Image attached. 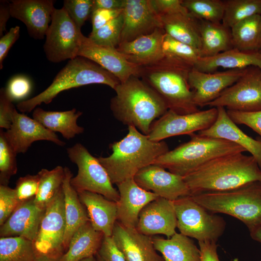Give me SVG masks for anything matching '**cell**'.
I'll use <instances>...</instances> for the list:
<instances>
[{
    "label": "cell",
    "mask_w": 261,
    "mask_h": 261,
    "mask_svg": "<svg viewBox=\"0 0 261 261\" xmlns=\"http://www.w3.org/2000/svg\"><path fill=\"white\" fill-rule=\"evenodd\" d=\"M183 178L190 195L223 191L261 182V169L252 156L236 153L212 159Z\"/></svg>",
    "instance_id": "6da1fadb"
},
{
    "label": "cell",
    "mask_w": 261,
    "mask_h": 261,
    "mask_svg": "<svg viewBox=\"0 0 261 261\" xmlns=\"http://www.w3.org/2000/svg\"><path fill=\"white\" fill-rule=\"evenodd\" d=\"M110 101L114 117L147 135L153 122L168 110L163 99L141 78L131 76L115 89Z\"/></svg>",
    "instance_id": "7a4b0ae2"
},
{
    "label": "cell",
    "mask_w": 261,
    "mask_h": 261,
    "mask_svg": "<svg viewBox=\"0 0 261 261\" xmlns=\"http://www.w3.org/2000/svg\"><path fill=\"white\" fill-rule=\"evenodd\" d=\"M112 150L108 157L98 158L107 172L113 184L133 178L143 168L153 164L159 157L168 152L163 141L150 140L135 127H128V133L121 140L110 145Z\"/></svg>",
    "instance_id": "3957f363"
},
{
    "label": "cell",
    "mask_w": 261,
    "mask_h": 261,
    "mask_svg": "<svg viewBox=\"0 0 261 261\" xmlns=\"http://www.w3.org/2000/svg\"><path fill=\"white\" fill-rule=\"evenodd\" d=\"M193 68L164 56L154 63L140 66L138 77L163 99L169 110L178 114H188L199 111L188 81Z\"/></svg>",
    "instance_id": "277c9868"
},
{
    "label": "cell",
    "mask_w": 261,
    "mask_h": 261,
    "mask_svg": "<svg viewBox=\"0 0 261 261\" xmlns=\"http://www.w3.org/2000/svg\"><path fill=\"white\" fill-rule=\"evenodd\" d=\"M120 83L115 76L98 64L78 56L68 61L44 90L32 98L20 102L16 107L22 113L30 112L43 103H50L64 90L94 84H104L115 90Z\"/></svg>",
    "instance_id": "5b68a950"
},
{
    "label": "cell",
    "mask_w": 261,
    "mask_h": 261,
    "mask_svg": "<svg viewBox=\"0 0 261 261\" xmlns=\"http://www.w3.org/2000/svg\"><path fill=\"white\" fill-rule=\"evenodd\" d=\"M190 140L157 159L153 164L182 177L216 158L236 153H243L242 146L220 139L193 133Z\"/></svg>",
    "instance_id": "8992f818"
},
{
    "label": "cell",
    "mask_w": 261,
    "mask_h": 261,
    "mask_svg": "<svg viewBox=\"0 0 261 261\" xmlns=\"http://www.w3.org/2000/svg\"><path fill=\"white\" fill-rule=\"evenodd\" d=\"M211 213H222L242 221L249 231L261 223V182L223 191L190 195Z\"/></svg>",
    "instance_id": "52a82bcc"
},
{
    "label": "cell",
    "mask_w": 261,
    "mask_h": 261,
    "mask_svg": "<svg viewBox=\"0 0 261 261\" xmlns=\"http://www.w3.org/2000/svg\"><path fill=\"white\" fill-rule=\"evenodd\" d=\"M173 202L180 233L198 242H217L223 234L226 226L224 219L209 213L190 196L180 197Z\"/></svg>",
    "instance_id": "ba28073f"
},
{
    "label": "cell",
    "mask_w": 261,
    "mask_h": 261,
    "mask_svg": "<svg viewBox=\"0 0 261 261\" xmlns=\"http://www.w3.org/2000/svg\"><path fill=\"white\" fill-rule=\"evenodd\" d=\"M70 160L78 167L77 175L72 177L71 184L77 192L84 191L100 194L117 202L119 198L109 176L98 158L92 156L82 144L76 143L67 149Z\"/></svg>",
    "instance_id": "9c48e42d"
},
{
    "label": "cell",
    "mask_w": 261,
    "mask_h": 261,
    "mask_svg": "<svg viewBox=\"0 0 261 261\" xmlns=\"http://www.w3.org/2000/svg\"><path fill=\"white\" fill-rule=\"evenodd\" d=\"M83 35L63 7L55 9L44 45L47 60L58 63L78 57Z\"/></svg>",
    "instance_id": "30bf717a"
},
{
    "label": "cell",
    "mask_w": 261,
    "mask_h": 261,
    "mask_svg": "<svg viewBox=\"0 0 261 261\" xmlns=\"http://www.w3.org/2000/svg\"><path fill=\"white\" fill-rule=\"evenodd\" d=\"M217 116L218 109L215 107L184 115L168 110L153 122L147 135L150 140L155 142L174 136L190 135L209 128Z\"/></svg>",
    "instance_id": "8fae6325"
},
{
    "label": "cell",
    "mask_w": 261,
    "mask_h": 261,
    "mask_svg": "<svg viewBox=\"0 0 261 261\" xmlns=\"http://www.w3.org/2000/svg\"><path fill=\"white\" fill-rule=\"evenodd\" d=\"M66 229L64 195L62 188L46 207L39 231L33 242L37 254L62 256L65 253Z\"/></svg>",
    "instance_id": "7c38bea8"
},
{
    "label": "cell",
    "mask_w": 261,
    "mask_h": 261,
    "mask_svg": "<svg viewBox=\"0 0 261 261\" xmlns=\"http://www.w3.org/2000/svg\"><path fill=\"white\" fill-rule=\"evenodd\" d=\"M206 106L240 112L261 110V71L257 67H249L236 82Z\"/></svg>",
    "instance_id": "4fadbf2b"
},
{
    "label": "cell",
    "mask_w": 261,
    "mask_h": 261,
    "mask_svg": "<svg viewBox=\"0 0 261 261\" xmlns=\"http://www.w3.org/2000/svg\"><path fill=\"white\" fill-rule=\"evenodd\" d=\"M248 68L204 72L193 67L189 72L188 81L193 91L194 103L197 106H205L236 82Z\"/></svg>",
    "instance_id": "5bb4252c"
},
{
    "label": "cell",
    "mask_w": 261,
    "mask_h": 261,
    "mask_svg": "<svg viewBox=\"0 0 261 261\" xmlns=\"http://www.w3.org/2000/svg\"><path fill=\"white\" fill-rule=\"evenodd\" d=\"M133 179L144 189L172 201L181 197L190 195L183 177L155 164L143 168L136 174Z\"/></svg>",
    "instance_id": "9a60e30c"
},
{
    "label": "cell",
    "mask_w": 261,
    "mask_h": 261,
    "mask_svg": "<svg viewBox=\"0 0 261 261\" xmlns=\"http://www.w3.org/2000/svg\"><path fill=\"white\" fill-rule=\"evenodd\" d=\"M123 14L120 43L131 41L150 34L157 29L162 28L160 16L155 10L151 0H125Z\"/></svg>",
    "instance_id": "2e32d148"
},
{
    "label": "cell",
    "mask_w": 261,
    "mask_h": 261,
    "mask_svg": "<svg viewBox=\"0 0 261 261\" xmlns=\"http://www.w3.org/2000/svg\"><path fill=\"white\" fill-rule=\"evenodd\" d=\"M78 56L99 65L124 82L131 76L138 77L140 66L129 61L116 48L95 44L83 35Z\"/></svg>",
    "instance_id": "e0dca14e"
},
{
    "label": "cell",
    "mask_w": 261,
    "mask_h": 261,
    "mask_svg": "<svg viewBox=\"0 0 261 261\" xmlns=\"http://www.w3.org/2000/svg\"><path fill=\"white\" fill-rule=\"evenodd\" d=\"M53 0H13L10 2L11 17L22 22L29 36L36 40L45 36L56 8Z\"/></svg>",
    "instance_id": "ac0fdd59"
},
{
    "label": "cell",
    "mask_w": 261,
    "mask_h": 261,
    "mask_svg": "<svg viewBox=\"0 0 261 261\" xmlns=\"http://www.w3.org/2000/svg\"><path fill=\"white\" fill-rule=\"evenodd\" d=\"M5 135L17 154L26 153L31 144L38 141H48L61 146L65 145L55 132L16 109L11 126L5 131Z\"/></svg>",
    "instance_id": "d6986e66"
},
{
    "label": "cell",
    "mask_w": 261,
    "mask_h": 261,
    "mask_svg": "<svg viewBox=\"0 0 261 261\" xmlns=\"http://www.w3.org/2000/svg\"><path fill=\"white\" fill-rule=\"evenodd\" d=\"M176 228L173 201L159 197L142 210L136 229L146 235L163 234L169 238L176 232Z\"/></svg>",
    "instance_id": "ffe728a7"
},
{
    "label": "cell",
    "mask_w": 261,
    "mask_h": 261,
    "mask_svg": "<svg viewBox=\"0 0 261 261\" xmlns=\"http://www.w3.org/2000/svg\"><path fill=\"white\" fill-rule=\"evenodd\" d=\"M119 194L117 221L128 228L136 229L140 213L148 203L159 197L146 191L130 178L116 185Z\"/></svg>",
    "instance_id": "44dd1931"
},
{
    "label": "cell",
    "mask_w": 261,
    "mask_h": 261,
    "mask_svg": "<svg viewBox=\"0 0 261 261\" xmlns=\"http://www.w3.org/2000/svg\"><path fill=\"white\" fill-rule=\"evenodd\" d=\"M127 261H165L155 249L152 236L128 228L116 221L112 236Z\"/></svg>",
    "instance_id": "7402d4cb"
},
{
    "label": "cell",
    "mask_w": 261,
    "mask_h": 261,
    "mask_svg": "<svg viewBox=\"0 0 261 261\" xmlns=\"http://www.w3.org/2000/svg\"><path fill=\"white\" fill-rule=\"evenodd\" d=\"M45 210L36 204L34 198L21 203L0 226V237H22L33 242Z\"/></svg>",
    "instance_id": "603a6c76"
},
{
    "label": "cell",
    "mask_w": 261,
    "mask_h": 261,
    "mask_svg": "<svg viewBox=\"0 0 261 261\" xmlns=\"http://www.w3.org/2000/svg\"><path fill=\"white\" fill-rule=\"evenodd\" d=\"M215 122L208 129L198 131L200 135L220 139L232 142L251 153L261 169V141L248 136L231 119L225 108L217 107Z\"/></svg>",
    "instance_id": "cb8c5ba5"
},
{
    "label": "cell",
    "mask_w": 261,
    "mask_h": 261,
    "mask_svg": "<svg viewBox=\"0 0 261 261\" xmlns=\"http://www.w3.org/2000/svg\"><path fill=\"white\" fill-rule=\"evenodd\" d=\"M165 33L162 28H158L131 41L121 42L116 49L132 63L140 66L149 65L164 57L162 43Z\"/></svg>",
    "instance_id": "d4e9b609"
},
{
    "label": "cell",
    "mask_w": 261,
    "mask_h": 261,
    "mask_svg": "<svg viewBox=\"0 0 261 261\" xmlns=\"http://www.w3.org/2000/svg\"><path fill=\"white\" fill-rule=\"evenodd\" d=\"M77 193L93 228L104 236H112L117 221L116 202L96 193L87 191Z\"/></svg>",
    "instance_id": "484cf974"
},
{
    "label": "cell",
    "mask_w": 261,
    "mask_h": 261,
    "mask_svg": "<svg viewBox=\"0 0 261 261\" xmlns=\"http://www.w3.org/2000/svg\"><path fill=\"white\" fill-rule=\"evenodd\" d=\"M250 67H257L261 72V53L232 48L213 57L200 58L194 68L202 72H214L219 68L234 70Z\"/></svg>",
    "instance_id": "4316f807"
},
{
    "label": "cell",
    "mask_w": 261,
    "mask_h": 261,
    "mask_svg": "<svg viewBox=\"0 0 261 261\" xmlns=\"http://www.w3.org/2000/svg\"><path fill=\"white\" fill-rule=\"evenodd\" d=\"M72 174L68 167H64L62 183L64 195L66 229L64 246L66 251L74 232L83 224L89 221L86 209L81 202L77 192L71 184Z\"/></svg>",
    "instance_id": "83f0119b"
},
{
    "label": "cell",
    "mask_w": 261,
    "mask_h": 261,
    "mask_svg": "<svg viewBox=\"0 0 261 261\" xmlns=\"http://www.w3.org/2000/svg\"><path fill=\"white\" fill-rule=\"evenodd\" d=\"M82 112L75 108L65 111H46L40 107L33 110L32 117L48 130L60 132L66 139L82 133L84 128L77 124Z\"/></svg>",
    "instance_id": "f1b7e54d"
},
{
    "label": "cell",
    "mask_w": 261,
    "mask_h": 261,
    "mask_svg": "<svg viewBox=\"0 0 261 261\" xmlns=\"http://www.w3.org/2000/svg\"><path fill=\"white\" fill-rule=\"evenodd\" d=\"M104 236L102 232L93 228L89 221L87 222L74 232L60 261H79L96 256Z\"/></svg>",
    "instance_id": "f546056e"
},
{
    "label": "cell",
    "mask_w": 261,
    "mask_h": 261,
    "mask_svg": "<svg viewBox=\"0 0 261 261\" xmlns=\"http://www.w3.org/2000/svg\"><path fill=\"white\" fill-rule=\"evenodd\" d=\"M155 249L165 261H201L199 247L189 237L175 232L170 238L152 237Z\"/></svg>",
    "instance_id": "4dcf8cb0"
},
{
    "label": "cell",
    "mask_w": 261,
    "mask_h": 261,
    "mask_svg": "<svg viewBox=\"0 0 261 261\" xmlns=\"http://www.w3.org/2000/svg\"><path fill=\"white\" fill-rule=\"evenodd\" d=\"M160 16L162 28L167 34L200 50L201 36L198 20L189 13H177Z\"/></svg>",
    "instance_id": "1f68e13d"
},
{
    "label": "cell",
    "mask_w": 261,
    "mask_h": 261,
    "mask_svg": "<svg viewBox=\"0 0 261 261\" xmlns=\"http://www.w3.org/2000/svg\"><path fill=\"white\" fill-rule=\"evenodd\" d=\"M198 20L201 36V57H213L233 48L230 29L222 23Z\"/></svg>",
    "instance_id": "d6a6232c"
},
{
    "label": "cell",
    "mask_w": 261,
    "mask_h": 261,
    "mask_svg": "<svg viewBox=\"0 0 261 261\" xmlns=\"http://www.w3.org/2000/svg\"><path fill=\"white\" fill-rule=\"evenodd\" d=\"M233 48L248 52L261 50V14L251 16L231 29Z\"/></svg>",
    "instance_id": "836d02e7"
},
{
    "label": "cell",
    "mask_w": 261,
    "mask_h": 261,
    "mask_svg": "<svg viewBox=\"0 0 261 261\" xmlns=\"http://www.w3.org/2000/svg\"><path fill=\"white\" fill-rule=\"evenodd\" d=\"M38 174L39 184L34 201L39 207L46 209L62 188L64 168L58 166L51 170L43 169Z\"/></svg>",
    "instance_id": "e575fe53"
},
{
    "label": "cell",
    "mask_w": 261,
    "mask_h": 261,
    "mask_svg": "<svg viewBox=\"0 0 261 261\" xmlns=\"http://www.w3.org/2000/svg\"><path fill=\"white\" fill-rule=\"evenodd\" d=\"M36 257L33 241L19 236L0 237V261H35Z\"/></svg>",
    "instance_id": "d590c367"
},
{
    "label": "cell",
    "mask_w": 261,
    "mask_h": 261,
    "mask_svg": "<svg viewBox=\"0 0 261 261\" xmlns=\"http://www.w3.org/2000/svg\"><path fill=\"white\" fill-rule=\"evenodd\" d=\"M224 2L222 24L230 29L251 16L261 14V0H227Z\"/></svg>",
    "instance_id": "8d00e7d4"
},
{
    "label": "cell",
    "mask_w": 261,
    "mask_h": 261,
    "mask_svg": "<svg viewBox=\"0 0 261 261\" xmlns=\"http://www.w3.org/2000/svg\"><path fill=\"white\" fill-rule=\"evenodd\" d=\"M183 5L189 14L197 20L222 23L225 4L220 0H183Z\"/></svg>",
    "instance_id": "74e56055"
},
{
    "label": "cell",
    "mask_w": 261,
    "mask_h": 261,
    "mask_svg": "<svg viewBox=\"0 0 261 261\" xmlns=\"http://www.w3.org/2000/svg\"><path fill=\"white\" fill-rule=\"evenodd\" d=\"M164 56L184 62L193 67L201 58L200 50L173 38L166 33L162 43Z\"/></svg>",
    "instance_id": "f35d334b"
},
{
    "label": "cell",
    "mask_w": 261,
    "mask_h": 261,
    "mask_svg": "<svg viewBox=\"0 0 261 261\" xmlns=\"http://www.w3.org/2000/svg\"><path fill=\"white\" fill-rule=\"evenodd\" d=\"M124 18L123 12L116 18L101 28L88 38L96 44L116 48L121 42Z\"/></svg>",
    "instance_id": "ab89813d"
},
{
    "label": "cell",
    "mask_w": 261,
    "mask_h": 261,
    "mask_svg": "<svg viewBox=\"0 0 261 261\" xmlns=\"http://www.w3.org/2000/svg\"><path fill=\"white\" fill-rule=\"evenodd\" d=\"M15 152L8 141L5 131L0 130V183L8 186L11 176L17 171Z\"/></svg>",
    "instance_id": "60d3db41"
},
{
    "label": "cell",
    "mask_w": 261,
    "mask_h": 261,
    "mask_svg": "<svg viewBox=\"0 0 261 261\" xmlns=\"http://www.w3.org/2000/svg\"><path fill=\"white\" fill-rule=\"evenodd\" d=\"M94 0H64L63 8L79 29L91 16Z\"/></svg>",
    "instance_id": "b9f144b4"
},
{
    "label": "cell",
    "mask_w": 261,
    "mask_h": 261,
    "mask_svg": "<svg viewBox=\"0 0 261 261\" xmlns=\"http://www.w3.org/2000/svg\"><path fill=\"white\" fill-rule=\"evenodd\" d=\"M21 203L14 188L0 185V225L2 226Z\"/></svg>",
    "instance_id": "7bdbcfd3"
},
{
    "label": "cell",
    "mask_w": 261,
    "mask_h": 261,
    "mask_svg": "<svg viewBox=\"0 0 261 261\" xmlns=\"http://www.w3.org/2000/svg\"><path fill=\"white\" fill-rule=\"evenodd\" d=\"M39 180L38 174L20 177L17 180L14 189L20 203L34 198L38 192Z\"/></svg>",
    "instance_id": "ee69618b"
},
{
    "label": "cell",
    "mask_w": 261,
    "mask_h": 261,
    "mask_svg": "<svg viewBox=\"0 0 261 261\" xmlns=\"http://www.w3.org/2000/svg\"><path fill=\"white\" fill-rule=\"evenodd\" d=\"M31 87V83L27 76L18 75L12 77L4 88L8 97L14 102L25 98Z\"/></svg>",
    "instance_id": "f6af8a7d"
},
{
    "label": "cell",
    "mask_w": 261,
    "mask_h": 261,
    "mask_svg": "<svg viewBox=\"0 0 261 261\" xmlns=\"http://www.w3.org/2000/svg\"><path fill=\"white\" fill-rule=\"evenodd\" d=\"M227 112L235 124L245 125L261 136V110L240 112L227 110Z\"/></svg>",
    "instance_id": "bcb514c9"
},
{
    "label": "cell",
    "mask_w": 261,
    "mask_h": 261,
    "mask_svg": "<svg viewBox=\"0 0 261 261\" xmlns=\"http://www.w3.org/2000/svg\"><path fill=\"white\" fill-rule=\"evenodd\" d=\"M16 110L13 102L7 96L4 87L0 90V128L9 129L13 122L14 114Z\"/></svg>",
    "instance_id": "7dc6e473"
},
{
    "label": "cell",
    "mask_w": 261,
    "mask_h": 261,
    "mask_svg": "<svg viewBox=\"0 0 261 261\" xmlns=\"http://www.w3.org/2000/svg\"><path fill=\"white\" fill-rule=\"evenodd\" d=\"M97 254L104 261H127L112 236H104Z\"/></svg>",
    "instance_id": "c3c4849f"
},
{
    "label": "cell",
    "mask_w": 261,
    "mask_h": 261,
    "mask_svg": "<svg viewBox=\"0 0 261 261\" xmlns=\"http://www.w3.org/2000/svg\"><path fill=\"white\" fill-rule=\"evenodd\" d=\"M123 9L117 10H106L97 9L92 11L91 15L92 31L93 33L108 22L119 15Z\"/></svg>",
    "instance_id": "681fc988"
},
{
    "label": "cell",
    "mask_w": 261,
    "mask_h": 261,
    "mask_svg": "<svg viewBox=\"0 0 261 261\" xmlns=\"http://www.w3.org/2000/svg\"><path fill=\"white\" fill-rule=\"evenodd\" d=\"M183 0H151L153 6L160 15L188 13L182 4Z\"/></svg>",
    "instance_id": "f907efd6"
},
{
    "label": "cell",
    "mask_w": 261,
    "mask_h": 261,
    "mask_svg": "<svg viewBox=\"0 0 261 261\" xmlns=\"http://www.w3.org/2000/svg\"><path fill=\"white\" fill-rule=\"evenodd\" d=\"M20 27L16 26L11 28L0 39V69L3 68V61L6 57L12 45L19 38Z\"/></svg>",
    "instance_id": "816d5d0a"
},
{
    "label": "cell",
    "mask_w": 261,
    "mask_h": 261,
    "mask_svg": "<svg viewBox=\"0 0 261 261\" xmlns=\"http://www.w3.org/2000/svg\"><path fill=\"white\" fill-rule=\"evenodd\" d=\"M216 243L210 241L198 242L201 261H220Z\"/></svg>",
    "instance_id": "f5cc1de1"
},
{
    "label": "cell",
    "mask_w": 261,
    "mask_h": 261,
    "mask_svg": "<svg viewBox=\"0 0 261 261\" xmlns=\"http://www.w3.org/2000/svg\"><path fill=\"white\" fill-rule=\"evenodd\" d=\"M125 0H94L93 11L97 9L106 10L122 9Z\"/></svg>",
    "instance_id": "db71d44e"
},
{
    "label": "cell",
    "mask_w": 261,
    "mask_h": 261,
    "mask_svg": "<svg viewBox=\"0 0 261 261\" xmlns=\"http://www.w3.org/2000/svg\"><path fill=\"white\" fill-rule=\"evenodd\" d=\"M11 17L10 10V2L7 0L0 1V36H3L6 30V24Z\"/></svg>",
    "instance_id": "11a10c76"
},
{
    "label": "cell",
    "mask_w": 261,
    "mask_h": 261,
    "mask_svg": "<svg viewBox=\"0 0 261 261\" xmlns=\"http://www.w3.org/2000/svg\"><path fill=\"white\" fill-rule=\"evenodd\" d=\"M251 238L261 244V223L257 226L249 231Z\"/></svg>",
    "instance_id": "9f6ffc18"
},
{
    "label": "cell",
    "mask_w": 261,
    "mask_h": 261,
    "mask_svg": "<svg viewBox=\"0 0 261 261\" xmlns=\"http://www.w3.org/2000/svg\"><path fill=\"white\" fill-rule=\"evenodd\" d=\"M61 257L48 254H37L35 261H60Z\"/></svg>",
    "instance_id": "6f0895ef"
},
{
    "label": "cell",
    "mask_w": 261,
    "mask_h": 261,
    "mask_svg": "<svg viewBox=\"0 0 261 261\" xmlns=\"http://www.w3.org/2000/svg\"><path fill=\"white\" fill-rule=\"evenodd\" d=\"M79 261H98L96 256H91L83 259Z\"/></svg>",
    "instance_id": "680465c9"
},
{
    "label": "cell",
    "mask_w": 261,
    "mask_h": 261,
    "mask_svg": "<svg viewBox=\"0 0 261 261\" xmlns=\"http://www.w3.org/2000/svg\"><path fill=\"white\" fill-rule=\"evenodd\" d=\"M98 261H104V260L98 254L96 255Z\"/></svg>",
    "instance_id": "91938a15"
},
{
    "label": "cell",
    "mask_w": 261,
    "mask_h": 261,
    "mask_svg": "<svg viewBox=\"0 0 261 261\" xmlns=\"http://www.w3.org/2000/svg\"><path fill=\"white\" fill-rule=\"evenodd\" d=\"M260 53H261V50L260 51Z\"/></svg>",
    "instance_id": "94428289"
}]
</instances>
